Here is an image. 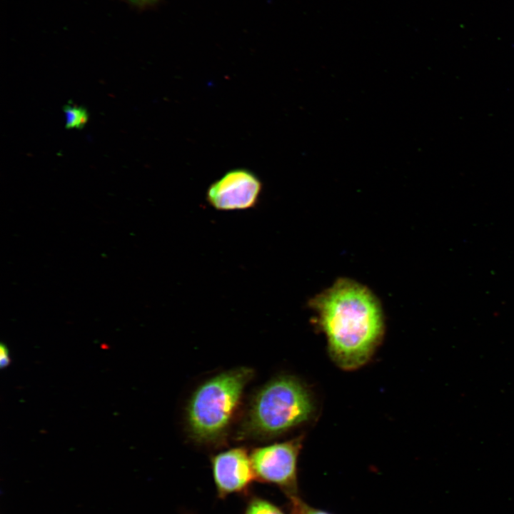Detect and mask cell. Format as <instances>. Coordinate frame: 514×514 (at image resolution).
<instances>
[{
  "mask_svg": "<svg viewBox=\"0 0 514 514\" xmlns=\"http://www.w3.org/2000/svg\"><path fill=\"white\" fill-rule=\"evenodd\" d=\"M326 334L332 359L352 370L366 363L383 333L381 305L366 286L341 278L310 303Z\"/></svg>",
  "mask_w": 514,
  "mask_h": 514,
  "instance_id": "6da1fadb",
  "label": "cell"
},
{
  "mask_svg": "<svg viewBox=\"0 0 514 514\" xmlns=\"http://www.w3.org/2000/svg\"><path fill=\"white\" fill-rule=\"evenodd\" d=\"M253 376L251 368L238 367L218 373L196 388L186 410L188 430L196 441L215 443L223 438Z\"/></svg>",
  "mask_w": 514,
  "mask_h": 514,
  "instance_id": "7a4b0ae2",
  "label": "cell"
},
{
  "mask_svg": "<svg viewBox=\"0 0 514 514\" xmlns=\"http://www.w3.org/2000/svg\"><path fill=\"white\" fill-rule=\"evenodd\" d=\"M313 403L296 378L280 376L265 384L254 396L242 430L256 438L281 435L309 420Z\"/></svg>",
  "mask_w": 514,
  "mask_h": 514,
  "instance_id": "3957f363",
  "label": "cell"
},
{
  "mask_svg": "<svg viewBox=\"0 0 514 514\" xmlns=\"http://www.w3.org/2000/svg\"><path fill=\"white\" fill-rule=\"evenodd\" d=\"M302 436L254 448L250 453L256 480L278 488L286 497L298 495V459Z\"/></svg>",
  "mask_w": 514,
  "mask_h": 514,
  "instance_id": "277c9868",
  "label": "cell"
},
{
  "mask_svg": "<svg viewBox=\"0 0 514 514\" xmlns=\"http://www.w3.org/2000/svg\"><path fill=\"white\" fill-rule=\"evenodd\" d=\"M262 182L243 168L230 170L212 183L206 191L208 203L218 211L243 210L258 203Z\"/></svg>",
  "mask_w": 514,
  "mask_h": 514,
  "instance_id": "5b68a950",
  "label": "cell"
},
{
  "mask_svg": "<svg viewBox=\"0 0 514 514\" xmlns=\"http://www.w3.org/2000/svg\"><path fill=\"white\" fill-rule=\"evenodd\" d=\"M212 475L218 498L247 494L256 480L250 454L243 447L218 453L211 458Z\"/></svg>",
  "mask_w": 514,
  "mask_h": 514,
  "instance_id": "8992f818",
  "label": "cell"
},
{
  "mask_svg": "<svg viewBox=\"0 0 514 514\" xmlns=\"http://www.w3.org/2000/svg\"><path fill=\"white\" fill-rule=\"evenodd\" d=\"M243 514H287L270 500L257 495H251ZM290 514V513H289Z\"/></svg>",
  "mask_w": 514,
  "mask_h": 514,
  "instance_id": "52a82bcc",
  "label": "cell"
},
{
  "mask_svg": "<svg viewBox=\"0 0 514 514\" xmlns=\"http://www.w3.org/2000/svg\"><path fill=\"white\" fill-rule=\"evenodd\" d=\"M64 112L68 129H81L89 121V113L84 107L67 104L64 106Z\"/></svg>",
  "mask_w": 514,
  "mask_h": 514,
  "instance_id": "ba28073f",
  "label": "cell"
},
{
  "mask_svg": "<svg viewBox=\"0 0 514 514\" xmlns=\"http://www.w3.org/2000/svg\"><path fill=\"white\" fill-rule=\"evenodd\" d=\"M288 500L290 514H331L310 505L299 495L288 498Z\"/></svg>",
  "mask_w": 514,
  "mask_h": 514,
  "instance_id": "9c48e42d",
  "label": "cell"
},
{
  "mask_svg": "<svg viewBox=\"0 0 514 514\" xmlns=\"http://www.w3.org/2000/svg\"><path fill=\"white\" fill-rule=\"evenodd\" d=\"M11 363L9 356V351L5 344L1 343L0 346V366L1 368H6Z\"/></svg>",
  "mask_w": 514,
  "mask_h": 514,
  "instance_id": "30bf717a",
  "label": "cell"
}]
</instances>
